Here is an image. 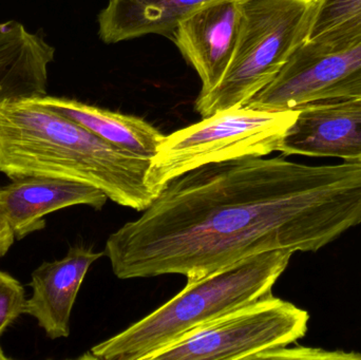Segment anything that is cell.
I'll return each mask as SVG.
<instances>
[{"mask_svg": "<svg viewBox=\"0 0 361 360\" xmlns=\"http://www.w3.org/2000/svg\"><path fill=\"white\" fill-rule=\"evenodd\" d=\"M307 44L318 52H341L361 44V0H317Z\"/></svg>", "mask_w": 361, "mask_h": 360, "instance_id": "obj_14", "label": "cell"}, {"mask_svg": "<svg viewBox=\"0 0 361 360\" xmlns=\"http://www.w3.org/2000/svg\"><path fill=\"white\" fill-rule=\"evenodd\" d=\"M297 114V108L271 111L242 106L206 116L165 135L150 160L148 183L159 194L169 182L199 167L278 151Z\"/></svg>", "mask_w": 361, "mask_h": 360, "instance_id": "obj_5", "label": "cell"}, {"mask_svg": "<svg viewBox=\"0 0 361 360\" xmlns=\"http://www.w3.org/2000/svg\"><path fill=\"white\" fill-rule=\"evenodd\" d=\"M14 242L15 238L12 230L6 222L4 213L0 211V258L8 254Z\"/></svg>", "mask_w": 361, "mask_h": 360, "instance_id": "obj_17", "label": "cell"}, {"mask_svg": "<svg viewBox=\"0 0 361 360\" xmlns=\"http://www.w3.org/2000/svg\"><path fill=\"white\" fill-rule=\"evenodd\" d=\"M298 114L280 142L283 156L337 158L361 163V97L316 101Z\"/></svg>", "mask_w": 361, "mask_h": 360, "instance_id": "obj_8", "label": "cell"}, {"mask_svg": "<svg viewBox=\"0 0 361 360\" xmlns=\"http://www.w3.org/2000/svg\"><path fill=\"white\" fill-rule=\"evenodd\" d=\"M36 101L78 123L107 143L152 160L165 135L137 116H127L67 97H36Z\"/></svg>", "mask_w": 361, "mask_h": 360, "instance_id": "obj_13", "label": "cell"}, {"mask_svg": "<svg viewBox=\"0 0 361 360\" xmlns=\"http://www.w3.org/2000/svg\"><path fill=\"white\" fill-rule=\"evenodd\" d=\"M317 0H242L235 50L221 82L200 94L202 116L245 106L307 42Z\"/></svg>", "mask_w": 361, "mask_h": 360, "instance_id": "obj_4", "label": "cell"}, {"mask_svg": "<svg viewBox=\"0 0 361 360\" xmlns=\"http://www.w3.org/2000/svg\"><path fill=\"white\" fill-rule=\"evenodd\" d=\"M361 225V163L246 158L193 169L110 235L118 279H197L271 251L317 252Z\"/></svg>", "mask_w": 361, "mask_h": 360, "instance_id": "obj_1", "label": "cell"}, {"mask_svg": "<svg viewBox=\"0 0 361 360\" xmlns=\"http://www.w3.org/2000/svg\"><path fill=\"white\" fill-rule=\"evenodd\" d=\"M108 199L90 184L52 178H25L0 186V211L16 241L44 230V217L53 211L75 205L102 209Z\"/></svg>", "mask_w": 361, "mask_h": 360, "instance_id": "obj_10", "label": "cell"}, {"mask_svg": "<svg viewBox=\"0 0 361 360\" xmlns=\"http://www.w3.org/2000/svg\"><path fill=\"white\" fill-rule=\"evenodd\" d=\"M149 159L99 139L35 97L0 103V173L11 181L52 178L90 184L122 206L143 211L158 192Z\"/></svg>", "mask_w": 361, "mask_h": 360, "instance_id": "obj_2", "label": "cell"}, {"mask_svg": "<svg viewBox=\"0 0 361 360\" xmlns=\"http://www.w3.org/2000/svg\"><path fill=\"white\" fill-rule=\"evenodd\" d=\"M361 97V44L341 52H318L302 44L275 80L245 106L290 110L316 101Z\"/></svg>", "mask_w": 361, "mask_h": 360, "instance_id": "obj_7", "label": "cell"}, {"mask_svg": "<svg viewBox=\"0 0 361 360\" xmlns=\"http://www.w3.org/2000/svg\"><path fill=\"white\" fill-rule=\"evenodd\" d=\"M216 0H109L99 15V34L106 44L144 35L171 37L180 21Z\"/></svg>", "mask_w": 361, "mask_h": 360, "instance_id": "obj_12", "label": "cell"}, {"mask_svg": "<svg viewBox=\"0 0 361 360\" xmlns=\"http://www.w3.org/2000/svg\"><path fill=\"white\" fill-rule=\"evenodd\" d=\"M105 255L73 247L63 259L44 261L32 273V295L23 314L37 321L50 340L70 335V318L78 292L90 266Z\"/></svg>", "mask_w": 361, "mask_h": 360, "instance_id": "obj_11", "label": "cell"}, {"mask_svg": "<svg viewBox=\"0 0 361 360\" xmlns=\"http://www.w3.org/2000/svg\"><path fill=\"white\" fill-rule=\"evenodd\" d=\"M242 0H216L180 21L171 35L201 78L200 94L222 80L231 63L241 19Z\"/></svg>", "mask_w": 361, "mask_h": 360, "instance_id": "obj_9", "label": "cell"}, {"mask_svg": "<svg viewBox=\"0 0 361 360\" xmlns=\"http://www.w3.org/2000/svg\"><path fill=\"white\" fill-rule=\"evenodd\" d=\"M361 359V354H345L343 352H326L316 349L296 348L286 350V348L276 349L260 355L258 359Z\"/></svg>", "mask_w": 361, "mask_h": 360, "instance_id": "obj_16", "label": "cell"}, {"mask_svg": "<svg viewBox=\"0 0 361 360\" xmlns=\"http://www.w3.org/2000/svg\"><path fill=\"white\" fill-rule=\"evenodd\" d=\"M290 251L244 258L187 285L175 297L114 337L93 347L82 359L145 360L191 330L271 293L290 263Z\"/></svg>", "mask_w": 361, "mask_h": 360, "instance_id": "obj_3", "label": "cell"}, {"mask_svg": "<svg viewBox=\"0 0 361 360\" xmlns=\"http://www.w3.org/2000/svg\"><path fill=\"white\" fill-rule=\"evenodd\" d=\"M25 300L23 285L8 273L0 271V338L23 314Z\"/></svg>", "mask_w": 361, "mask_h": 360, "instance_id": "obj_15", "label": "cell"}, {"mask_svg": "<svg viewBox=\"0 0 361 360\" xmlns=\"http://www.w3.org/2000/svg\"><path fill=\"white\" fill-rule=\"evenodd\" d=\"M309 313L269 293L191 330L145 360L258 359L305 337Z\"/></svg>", "mask_w": 361, "mask_h": 360, "instance_id": "obj_6", "label": "cell"}]
</instances>
